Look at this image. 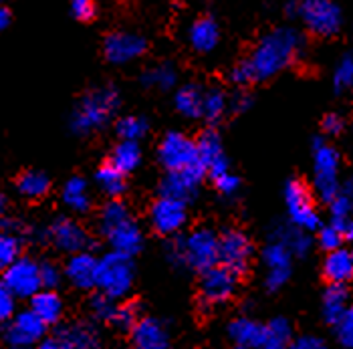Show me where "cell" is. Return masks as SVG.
<instances>
[{"label":"cell","instance_id":"cell-26","mask_svg":"<svg viewBox=\"0 0 353 349\" xmlns=\"http://www.w3.org/2000/svg\"><path fill=\"white\" fill-rule=\"evenodd\" d=\"M271 241L281 242L283 246L289 248L293 257H305L311 250V237L307 230H303L295 224H279L272 228Z\"/></svg>","mask_w":353,"mask_h":349},{"label":"cell","instance_id":"cell-60","mask_svg":"<svg viewBox=\"0 0 353 349\" xmlns=\"http://www.w3.org/2000/svg\"><path fill=\"white\" fill-rule=\"evenodd\" d=\"M352 87H353V85H352Z\"/></svg>","mask_w":353,"mask_h":349},{"label":"cell","instance_id":"cell-6","mask_svg":"<svg viewBox=\"0 0 353 349\" xmlns=\"http://www.w3.org/2000/svg\"><path fill=\"white\" fill-rule=\"evenodd\" d=\"M295 19L317 37H333L343 25L341 8L333 0H297Z\"/></svg>","mask_w":353,"mask_h":349},{"label":"cell","instance_id":"cell-38","mask_svg":"<svg viewBox=\"0 0 353 349\" xmlns=\"http://www.w3.org/2000/svg\"><path fill=\"white\" fill-rule=\"evenodd\" d=\"M117 134L125 141H139L148 134V121L141 115H125L117 121Z\"/></svg>","mask_w":353,"mask_h":349},{"label":"cell","instance_id":"cell-3","mask_svg":"<svg viewBox=\"0 0 353 349\" xmlns=\"http://www.w3.org/2000/svg\"><path fill=\"white\" fill-rule=\"evenodd\" d=\"M170 257L186 269L204 272L218 265V235L210 228H196L174 241Z\"/></svg>","mask_w":353,"mask_h":349},{"label":"cell","instance_id":"cell-42","mask_svg":"<svg viewBox=\"0 0 353 349\" xmlns=\"http://www.w3.org/2000/svg\"><path fill=\"white\" fill-rule=\"evenodd\" d=\"M21 242L14 235L0 228V270H4L17 257H19Z\"/></svg>","mask_w":353,"mask_h":349},{"label":"cell","instance_id":"cell-44","mask_svg":"<svg viewBox=\"0 0 353 349\" xmlns=\"http://www.w3.org/2000/svg\"><path fill=\"white\" fill-rule=\"evenodd\" d=\"M317 232H319V237H317L319 246H321L325 252H331V250H335V248H341V244L345 241L343 232H341L337 226H333V224H321V226L317 228Z\"/></svg>","mask_w":353,"mask_h":349},{"label":"cell","instance_id":"cell-54","mask_svg":"<svg viewBox=\"0 0 353 349\" xmlns=\"http://www.w3.org/2000/svg\"><path fill=\"white\" fill-rule=\"evenodd\" d=\"M34 349H65V348H63L61 339H59V337L54 335V337H47V339L43 337V339H41V341L37 343V348H34Z\"/></svg>","mask_w":353,"mask_h":349},{"label":"cell","instance_id":"cell-46","mask_svg":"<svg viewBox=\"0 0 353 349\" xmlns=\"http://www.w3.org/2000/svg\"><path fill=\"white\" fill-rule=\"evenodd\" d=\"M39 269H41V287L49 289V291L57 289L61 283V277H63L61 269L54 263H41Z\"/></svg>","mask_w":353,"mask_h":349},{"label":"cell","instance_id":"cell-16","mask_svg":"<svg viewBox=\"0 0 353 349\" xmlns=\"http://www.w3.org/2000/svg\"><path fill=\"white\" fill-rule=\"evenodd\" d=\"M145 39L137 32H111L103 43V54L113 65H125L145 53Z\"/></svg>","mask_w":353,"mask_h":349},{"label":"cell","instance_id":"cell-15","mask_svg":"<svg viewBox=\"0 0 353 349\" xmlns=\"http://www.w3.org/2000/svg\"><path fill=\"white\" fill-rule=\"evenodd\" d=\"M47 325L41 321L30 309L23 311L12 317V321L6 327V341L14 349L34 348L45 337Z\"/></svg>","mask_w":353,"mask_h":349},{"label":"cell","instance_id":"cell-17","mask_svg":"<svg viewBox=\"0 0 353 349\" xmlns=\"http://www.w3.org/2000/svg\"><path fill=\"white\" fill-rule=\"evenodd\" d=\"M196 146H198L200 163L212 180H216L220 176H224L226 172H230V161L224 154L222 139L214 130H206L196 139Z\"/></svg>","mask_w":353,"mask_h":349},{"label":"cell","instance_id":"cell-33","mask_svg":"<svg viewBox=\"0 0 353 349\" xmlns=\"http://www.w3.org/2000/svg\"><path fill=\"white\" fill-rule=\"evenodd\" d=\"M17 188L25 198H41L51 188V180L41 170H27L19 176Z\"/></svg>","mask_w":353,"mask_h":349},{"label":"cell","instance_id":"cell-12","mask_svg":"<svg viewBox=\"0 0 353 349\" xmlns=\"http://www.w3.org/2000/svg\"><path fill=\"white\" fill-rule=\"evenodd\" d=\"M239 279L232 270L222 265H214L202 272L200 279V297L206 305H220L228 301L239 289Z\"/></svg>","mask_w":353,"mask_h":349},{"label":"cell","instance_id":"cell-41","mask_svg":"<svg viewBox=\"0 0 353 349\" xmlns=\"http://www.w3.org/2000/svg\"><path fill=\"white\" fill-rule=\"evenodd\" d=\"M137 321H139V307L136 303H121V305H117V309H115L109 323L115 325L117 329L132 331Z\"/></svg>","mask_w":353,"mask_h":349},{"label":"cell","instance_id":"cell-13","mask_svg":"<svg viewBox=\"0 0 353 349\" xmlns=\"http://www.w3.org/2000/svg\"><path fill=\"white\" fill-rule=\"evenodd\" d=\"M263 261L267 267V277H265L267 289L271 293L283 289L293 272V255L289 252V248L283 246L281 242L271 241L263 248Z\"/></svg>","mask_w":353,"mask_h":349},{"label":"cell","instance_id":"cell-8","mask_svg":"<svg viewBox=\"0 0 353 349\" xmlns=\"http://www.w3.org/2000/svg\"><path fill=\"white\" fill-rule=\"evenodd\" d=\"M158 158L168 172L202 168L196 139H192L186 134H180V132H170L163 135L160 148H158Z\"/></svg>","mask_w":353,"mask_h":349},{"label":"cell","instance_id":"cell-59","mask_svg":"<svg viewBox=\"0 0 353 349\" xmlns=\"http://www.w3.org/2000/svg\"><path fill=\"white\" fill-rule=\"evenodd\" d=\"M234 349H254V348H243V346H236Z\"/></svg>","mask_w":353,"mask_h":349},{"label":"cell","instance_id":"cell-36","mask_svg":"<svg viewBox=\"0 0 353 349\" xmlns=\"http://www.w3.org/2000/svg\"><path fill=\"white\" fill-rule=\"evenodd\" d=\"M228 109V99H226V93L218 87H212L208 91H204V97H202V117L208 121V123H216L224 117Z\"/></svg>","mask_w":353,"mask_h":349},{"label":"cell","instance_id":"cell-2","mask_svg":"<svg viewBox=\"0 0 353 349\" xmlns=\"http://www.w3.org/2000/svg\"><path fill=\"white\" fill-rule=\"evenodd\" d=\"M119 108V93L115 87L103 85L89 91L71 115V130L79 135H89L103 130L113 111Z\"/></svg>","mask_w":353,"mask_h":349},{"label":"cell","instance_id":"cell-5","mask_svg":"<svg viewBox=\"0 0 353 349\" xmlns=\"http://www.w3.org/2000/svg\"><path fill=\"white\" fill-rule=\"evenodd\" d=\"M134 285V263L130 257L111 250L97 261V285L101 293L121 299Z\"/></svg>","mask_w":353,"mask_h":349},{"label":"cell","instance_id":"cell-18","mask_svg":"<svg viewBox=\"0 0 353 349\" xmlns=\"http://www.w3.org/2000/svg\"><path fill=\"white\" fill-rule=\"evenodd\" d=\"M204 168H192V170H182V172H168V176L160 184V196L176 198L182 202H190L196 198L202 178H204Z\"/></svg>","mask_w":353,"mask_h":349},{"label":"cell","instance_id":"cell-45","mask_svg":"<svg viewBox=\"0 0 353 349\" xmlns=\"http://www.w3.org/2000/svg\"><path fill=\"white\" fill-rule=\"evenodd\" d=\"M333 327H335L337 341L345 349H353V307H350Z\"/></svg>","mask_w":353,"mask_h":349},{"label":"cell","instance_id":"cell-23","mask_svg":"<svg viewBox=\"0 0 353 349\" xmlns=\"http://www.w3.org/2000/svg\"><path fill=\"white\" fill-rule=\"evenodd\" d=\"M57 337L65 349H101V335L89 323H71L63 327Z\"/></svg>","mask_w":353,"mask_h":349},{"label":"cell","instance_id":"cell-27","mask_svg":"<svg viewBox=\"0 0 353 349\" xmlns=\"http://www.w3.org/2000/svg\"><path fill=\"white\" fill-rule=\"evenodd\" d=\"M347 309H350V291H347V287L329 283V287L323 293V299H321V315H323L325 323L335 325Z\"/></svg>","mask_w":353,"mask_h":349},{"label":"cell","instance_id":"cell-11","mask_svg":"<svg viewBox=\"0 0 353 349\" xmlns=\"http://www.w3.org/2000/svg\"><path fill=\"white\" fill-rule=\"evenodd\" d=\"M186 220H188L186 202L176 200V198L160 196L150 208V222L154 230L163 237L178 235L186 226Z\"/></svg>","mask_w":353,"mask_h":349},{"label":"cell","instance_id":"cell-51","mask_svg":"<svg viewBox=\"0 0 353 349\" xmlns=\"http://www.w3.org/2000/svg\"><path fill=\"white\" fill-rule=\"evenodd\" d=\"M287 349H329V346L317 335H303V337L293 339Z\"/></svg>","mask_w":353,"mask_h":349},{"label":"cell","instance_id":"cell-29","mask_svg":"<svg viewBox=\"0 0 353 349\" xmlns=\"http://www.w3.org/2000/svg\"><path fill=\"white\" fill-rule=\"evenodd\" d=\"M109 163L119 170L121 174H130L134 172L137 166L141 163V148L137 141H125L121 139L113 150H111V156H109Z\"/></svg>","mask_w":353,"mask_h":349},{"label":"cell","instance_id":"cell-1","mask_svg":"<svg viewBox=\"0 0 353 349\" xmlns=\"http://www.w3.org/2000/svg\"><path fill=\"white\" fill-rule=\"evenodd\" d=\"M303 51V37L295 28L281 27L261 37L252 53L245 59L254 81H267L285 71Z\"/></svg>","mask_w":353,"mask_h":349},{"label":"cell","instance_id":"cell-50","mask_svg":"<svg viewBox=\"0 0 353 349\" xmlns=\"http://www.w3.org/2000/svg\"><path fill=\"white\" fill-rule=\"evenodd\" d=\"M71 10H73L75 19L89 21L95 14V0H71Z\"/></svg>","mask_w":353,"mask_h":349},{"label":"cell","instance_id":"cell-43","mask_svg":"<svg viewBox=\"0 0 353 349\" xmlns=\"http://www.w3.org/2000/svg\"><path fill=\"white\" fill-rule=\"evenodd\" d=\"M353 85V54H345L339 59L333 71V87L337 91H343Z\"/></svg>","mask_w":353,"mask_h":349},{"label":"cell","instance_id":"cell-7","mask_svg":"<svg viewBox=\"0 0 353 349\" xmlns=\"http://www.w3.org/2000/svg\"><path fill=\"white\" fill-rule=\"evenodd\" d=\"M285 206L291 224L311 232L321 226V216L317 210L313 192L301 180H291L285 186Z\"/></svg>","mask_w":353,"mask_h":349},{"label":"cell","instance_id":"cell-28","mask_svg":"<svg viewBox=\"0 0 353 349\" xmlns=\"http://www.w3.org/2000/svg\"><path fill=\"white\" fill-rule=\"evenodd\" d=\"M30 311L45 325H54L63 315V301L54 291L45 289L30 297Z\"/></svg>","mask_w":353,"mask_h":349},{"label":"cell","instance_id":"cell-9","mask_svg":"<svg viewBox=\"0 0 353 349\" xmlns=\"http://www.w3.org/2000/svg\"><path fill=\"white\" fill-rule=\"evenodd\" d=\"M252 242L243 230L230 228L218 237V265L232 270L236 277H243L252 259Z\"/></svg>","mask_w":353,"mask_h":349},{"label":"cell","instance_id":"cell-55","mask_svg":"<svg viewBox=\"0 0 353 349\" xmlns=\"http://www.w3.org/2000/svg\"><path fill=\"white\" fill-rule=\"evenodd\" d=\"M339 192L353 202V176H350V178L341 184V190H339Z\"/></svg>","mask_w":353,"mask_h":349},{"label":"cell","instance_id":"cell-47","mask_svg":"<svg viewBox=\"0 0 353 349\" xmlns=\"http://www.w3.org/2000/svg\"><path fill=\"white\" fill-rule=\"evenodd\" d=\"M14 309H17V297L0 281V321L10 319L14 315Z\"/></svg>","mask_w":353,"mask_h":349},{"label":"cell","instance_id":"cell-57","mask_svg":"<svg viewBox=\"0 0 353 349\" xmlns=\"http://www.w3.org/2000/svg\"><path fill=\"white\" fill-rule=\"evenodd\" d=\"M343 237H345L347 241H353V216L347 220V224H345V228H343Z\"/></svg>","mask_w":353,"mask_h":349},{"label":"cell","instance_id":"cell-48","mask_svg":"<svg viewBox=\"0 0 353 349\" xmlns=\"http://www.w3.org/2000/svg\"><path fill=\"white\" fill-rule=\"evenodd\" d=\"M214 186H216V190L222 196L230 198V196H236L239 194V190H241V178L234 176L232 172H226L224 176H220V178L214 180Z\"/></svg>","mask_w":353,"mask_h":349},{"label":"cell","instance_id":"cell-4","mask_svg":"<svg viewBox=\"0 0 353 349\" xmlns=\"http://www.w3.org/2000/svg\"><path fill=\"white\" fill-rule=\"evenodd\" d=\"M339 166H341L339 152L333 146H329L323 137H317L313 143V172H315L313 188L317 196L325 202H331L341 190Z\"/></svg>","mask_w":353,"mask_h":349},{"label":"cell","instance_id":"cell-52","mask_svg":"<svg viewBox=\"0 0 353 349\" xmlns=\"http://www.w3.org/2000/svg\"><path fill=\"white\" fill-rule=\"evenodd\" d=\"M323 132L327 135H339L343 132V128H345V121L341 119V115H337V113H329L323 117Z\"/></svg>","mask_w":353,"mask_h":349},{"label":"cell","instance_id":"cell-20","mask_svg":"<svg viewBox=\"0 0 353 349\" xmlns=\"http://www.w3.org/2000/svg\"><path fill=\"white\" fill-rule=\"evenodd\" d=\"M105 239L111 244V250L125 255V257H136L137 252L143 248V232L139 228L134 218H128L125 222H121L119 226H115L111 232L105 235Z\"/></svg>","mask_w":353,"mask_h":349},{"label":"cell","instance_id":"cell-14","mask_svg":"<svg viewBox=\"0 0 353 349\" xmlns=\"http://www.w3.org/2000/svg\"><path fill=\"white\" fill-rule=\"evenodd\" d=\"M47 239L53 242L54 248L67 255L83 252L91 244L87 230L73 218H57L47 230Z\"/></svg>","mask_w":353,"mask_h":349},{"label":"cell","instance_id":"cell-37","mask_svg":"<svg viewBox=\"0 0 353 349\" xmlns=\"http://www.w3.org/2000/svg\"><path fill=\"white\" fill-rule=\"evenodd\" d=\"M128 218H132L128 206L121 200L111 198L108 204L101 208V212H99V228H101L103 235H108L115 226H119L121 222H125Z\"/></svg>","mask_w":353,"mask_h":349},{"label":"cell","instance_id":"cell-10","mask_svg":"<svg viewBox=\"0 0 353 349\" xmlns=\"http://www.w3.org/2000/svg\"><path fill=\"white\" fill-rule=\"evenodd\" d=\"M2 283L12 291V295L19 299H30L37 295L41 287V269L39 263H34L28 257H17L6 269Z\"/></svg>","mask_w":353,"mask_h":349},{"label":"cell","instance_id":"cell-39","mask_svg":"<svg viewBox=\"0 0 353 349\" xmlns=\"http://www.w3.org/2000/svg\"><path fill=\"white\" fill-rule=\"evenodd\" d=\"M353 216V202L350 198H345L341 192L329 202V224H333V226H337L341 232H343V228H345V224H347V220Z\"/></svg>","mask_w":353,"mask_h":349},{"label":"cell","instance_id":"cell-35","mask_svg":"<svg viewBox=\"0 0 353 349\" xmlns=\"http://www.w3.org/2000/svg\"><path fill=\"white\" fill-rule=\"evenodd\" d=\"M178 81V73L172 65L168 63H160L156 67H150L143 75H141V83L150 89H158V91H168L176 85Z\"/></svg>","mask_w":353,"mask_h":349},{"label":"cell","instance_id":"cell-49","mask_svg":"<svg viewBox=\"0 0 353 349\" xmlns=\"http://www.w3.org/2000/svg\"><path fill=\"white\" fill-rule=\"evenodd\" d=\"M230 81H232L234 85H239V87H245L248 83H254L252 71H250V67H248L246 61H241L236 67H232V71H230Z\"/></svg>","mask_w":353,"mask_h":349},{"label":"cell","instance_id":"cell-53","mask_svg":"<svg viewBox=\"0 0 353 349\" xmlns=\"http://www.w3.org/2000/svg\"><path fill=\"white\" fill-rule=\"evenodd\" d=\"M228 106H230V109H232L234 113H245V111H248V109L252 108V97H250L246 91H243V93L234 95V97L228 101Z\"/></svg>","mask_w":353,"mask_h":349},{"label":"cell","instance_id":"cell-31","mask_svg":"<svg viewBox=\"0 0 353 349\" xmlns=\"http://www.w3.org/2000/svg\"><path fill=\"white\" fill-rule=\"evenodd\" d=\"M63 202L73 212H87L89 206H91L89 184L83 178H79V176L69 178L65 182V186H63Z\"/></svg>","mask_w":353,"mask_h":349},{"label":"cell","instance_id":"cell-22","mask_svg":"<svg viewBox=\"0 0 353 349\" xmlns=\"http://www.w3.org/2000/svg\"><path fill=\"white\" fill-rule=\"evenodd\" d=\"M228 335L236 346L263 349L267 337V325L252 317H236L228 325Z\"/></svg>","mask_w":353,"mask_h":349},{"label":"cell","instance_id":"cell-32","mask_svg":"<svg viewBox=\"0 0 353 349\" xmlns=\"http://www.w3.org/2000/svg\"><path fill=\"white\" fill-rule=\"evenodd\" d=\"M95 184L97 188L101 190L105 196L109 198H119L123 192H125V174H121L119 170H115L111 163L101 166L97 172H95Z\"/></svg>","mask_w":353,"mask_h":349},{"label":"cell","instance_id":"cell-58","mask_svg":"<svg viewBox=\"0 0 353 349\" xmlns=\"http://www.w3.org/2000/svg\"><path fill=\"white\" fill-rule=\"evenodd\" d=\"M2 210H4V198L0 196V212H2Z\"/></svg>","mask_w":353,"mask_h":349},{"label":"cell","instance_id":"cell-56","mask_svg":"<svg viewBox=\"0 0 353 349\" xmlns=\"http://www.w3.org/2000/svg\"><path fill=\"white\" fill-rule=\"evenodd\" d=\"M8 23H10V14H8L6 8L0 6V30H4V28L8 27Z\"/></svg>","mask_w":353,"mask_h":349},{"label":"cell","instance_id":"cell-25","mask_svg":"<svg viewBox=\"0 0 353 349\" xmlns=\"http://www.w3.org/2000/svg\"><path fill=\"white\" fill-rule=\"evenodd\" d=\"M188 41L196 53L214 51L218 41H220V28H218L216 21L210 17H202V19L194 21L188 30Z\"/></svg>","mask_w":353,"mask_h":349},{"label":"cell","instance_id":"cell-19","mask_svg":"<svg viewBox=\"0 0 353 349\" xmlns=\"http://www.w3.org/2000/svg\"><path fill=\"white\" fill-rule=\"evenodd\" d=\"M132 346L134 349H172L168 329L162 321L145 317L139 319L132 329Z\"/></svg>","mask_w":353,"mask_h":349},{"label":"cell","instance_id":"cell-40","mask_svg":"<svg viewBox=\"0 0 353 349\" xmlns=\"http://www.w3.org/2000/svg\"><path fill=\"white\" fill-rule=\"evenodd\" d=\"M117 299H113V297L105 295V293H97V295L91 297V301H89V311H91V315L97 319V321H111V317H113V313H115V309H117V303H115Z\"/></svg>","mask_w":353,"mask_h":349},{"label":"cell","instance_id":"cell-24","mask_svg":"<svg viewBox=\"0 0 353 349\" xmlns=\"http://www.w3.org/2000/svg\"><path fill=\"white\" fill-rule=\"evenodd\" d=\"M323 277L333 285H345L353 279V252L347 248H335L327 252L323 261Z\"/></svg>","mask_w":353,"mask_h":349},{"label":"cell","instance_id":"cell-34","mask_svg":"<svg viewBox=\"0 0 353 349\" xmlns=\"http://www.w3.org/2000/svg\"><path fill=\"white\" fill-rule=\"evenodd\" d=\"M267 325V337L263 349H287L293 341V327L285 317H274Z\"/></svg>","mask_w":353,"mask_h":349},{"label":"cell","instance_id":"cell-21","mask_svg":"<svg viewBox=\"0 0 353 349\" xmlns=\"http://www.w3.org/2000/svg\"><path fill=\"white\" fill-rule=\"evenodd\" d=\"M65 275L77 289H93L97 285V259L87 250L75 252L67 261Z\"/></svg>","mask_w":353,"mask_h":349},{"label":"cell","instance_id":"cell-30","mask_svg":"<svg viewBox=\"0 0 353 349\" xmlns=\"http://www.w3.org/2000/svg\"><path fill=\"white\" fill-rule=\"evenodd\" d=\"M202 97L204 89H200L198 85H184L174 95V108L188 119L202 117Z\"/></svg>","mask_w":353,"mask_h":349}]
</instances>
